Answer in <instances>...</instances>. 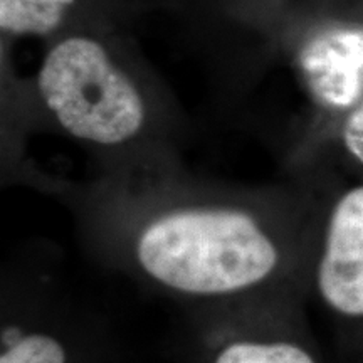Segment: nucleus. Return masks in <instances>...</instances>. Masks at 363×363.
I'll use <instances>...</instances> for the list:
<instances>
[{"instance_id":"obj_1","label":"nucleus","mask_w":363,"mask_h":363,"mask_svg":"<svg viewBox=\"0 0 363 363\" xmlns=\"http://www.w3.org/2000/svg\"><path fill=\"white\" fill-rule=\"evenodd\" d=\"M318 229L272 225L227 202L152 212L98 254L165 296L216 310L267 299H310Z\"/></svg>"},{"instance_id":"obj_2","label":"nucleus","mask_w":363,"mask_h":363,"mask_svg":"<svg viewBox=\"0 0 363 363\" xmlns=\"http://www.w3.org/2000/svg\"><path fill=\"white\" fill-rule=\"evenodd\" d=\"M38 83L49 110L76 138L110 147L142 130L145 108L138 91L94 40L71 38L57 44Z\"/></svg>"},{"instance_id":"obj_3","label":"nucleus","mask_w":363,"mask_h":363,"mask_svg":"<svg viewBox=\"0 0 363 363\" xmlns=\"http://www.w3.org/2000/svg\"><path fill=\"white\" fill-rule=\"evenodd\" d=\"M101 335L48 269L6 272L0 363H104Z\"/></svg>"},{"instance_id":"obj_4","label":"nucleus","mask_w":363,"mask_h":363,"mask_svg":"<svg viewBox=\"0 0 363 363\" xmlns=\"http://www.w3.org/2000/svg\"><path fill=\"white\" fill-rule=\"evenodd\" d=\"M310 298L345 355L363 363V184L335 201L318 229Z\"/></svg>"},{"instance_id":"obj_5","label":"nucleus","mask_w":363,"mask_h":363,"mask_svg":"<svg viewBox=\"0 0 363 363\" xmlns=\"http://www.w3.org/2000/svg\"><path fill=\"white\" fill-rule=\"evenodd\" d=\"M305 306L283 298L203 310L201 363H325Z\"/></svg>"},{"instance_id":"obj_6","label":"nucleus","mask_w":363,"mask_h":363,"mask_svg":"<svg viewBox=\"0 0 363 363\" xmlns=\"http://www.w3.org/2000/svg\"><path fill=\"white\" fill-rule=\"evenodd\" d=\"M301 69L321 103L350 106L363 89V29H335L310 40L301 52Z\"/></svg>"},{"instance_id":"obj_7","label":"nucleus","mask_w":363,"mask_h":363,"mask_svg":"<svg viewBox=\"0 0 363 363\" xmlns=\"http://www.w3.org/2000/svg\"><path fill=\"white\" fill-rule=\"evenodd\" d=\"M74 0H0V27L12 34H49Z\"/></svg>"},{"instance_id":"obj_8","label":"nucleus","mask_w":363,"mask_h":363,"mask_svg":"<svg viewBox=\"0 0 363 363\" xmlns=\"http://www.w3.org/2000/svg\"><path fill=\"white\" fill-rule=\"evenodd\" d=\"M343 145L348 155L363 167V106L357 108L345 123Z\"/></svg>"}]
</instances>
